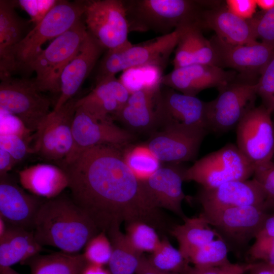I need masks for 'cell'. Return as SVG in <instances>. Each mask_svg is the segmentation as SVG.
<instances>
[{"label": "cell", "instance_id": "1", "mask_svg": "<svg viewBox=\"0 0 274 274\" xmlns=\"http://www.w3.org/2000/svg\"><path fill=\"white\" fill-rule=\"evenodd\" d=\"M120 147L96 146L64 162L72 198L100 231L136 221L164 229L163 215L125 163Z\"/></svg>", "mask_w": 274, "mask_h": 274}, {"label": "cell", "instance_id": "2", "mask_svg": "<svg viewBox=\"0 0 274 274\" xmlns=\"http://www.w3.org/2000/svg\"><path fill=\"white\" fill-rule=\"evenodd\" d=\"M33 232L42 247L51 246L63 252L77 254L100 231L71 197L60 194L44 200L38 212Z\"/></svg>", "mask_w": 274, "mask_h": 274}, {"label": "cell", "instance_id": "3", "mask_svg": "<svg viewBox=\"0 0 274 274\" xmlns=\"http://www.w3.org/2000/svg\"><path fill=\"white\" fill-rule=\"evenodd\" d=\"M85 1H58L42 20L27 32L11 50L7 60L0 64L1 79L15 72L27 71L28 67L42 51V45L55 39L81 20Z\"/></svg>", "mask_w": 274, "mask_h": 274}, {"label": "cell", "instance_id": "4", "mask_svg": "<svg viewBox=\"0 0 274 274\" xmlns=\"http://www.w3.org/2000/svg\"><path fill=\"white\" fill-rule=\"evenodd\" d=\"M130 31L164 35L198 22L202 2L190 0L124 1Z\"/></svg>", "mask_w": 274, "mask_h": 274}, {"label": "cell", "instance_id": "5", "mask_svg": "<svg viewBox=\"0 0 274 274\" xmlns=\"http://www.w3.org/2000/svg\"><path fill=\"white\" fill-rule=\"evenodd\" d=\"M187 26L179 27L147 43L139 45L130 43L122 47L107 50L98 64L96 82L131 68L150 66L162 70L176 48Z\"/></svg>", "mask_w": 274, "mask_h": 274}, {"label": "cell", "instance_id": "6", "mask_svg": "<svg viewBox=\"0 0 274 274\" xmlns=\"http://www.w3.org/2000/svg\"><path fill=\"white\" fill-rule=\"evenodd\" d=\"M256 77L238 74L219 88L217 96L206 102L208 131L223 133L236 127L255 106L257 94Z\"/></svg>", "mask_w": 274, "mask_h": 274}, {"label": "cell", "instance_id": "7", "mask_svg": "<svg viewBox=\"0 0 274 274\" xmlns=\"http://www.w3.org/2000/svg\"><path fill=\"white\" fill-rule=\"evenodd\" d=\"M87 33L84 22L80 20L54 39L31 62L27 72L36 73L33 81L41 92L60 93L61 74L78 52Z\"/></svg>", "mask_w": 274, "mask_h": 274}, {"label": "cell", "instance_id": "8", "mask_svg": "<svg viewBox=\"0 0 274 274\" xmlns=\"http://www.w3.org/2000/svg\"><path fill=\"white\" fill-rule=\"evenodd\" d=\"M254 169L236 145L229 143L186 168L184 180L196 182L202 188L211 189L229 182L249 179Z\"/></svg>", "mask_w": 274, "mask_h": 274}, {"label": "cell", "instance_id": "9", "mask_svg": "<svg viewBox=\"0 0 274 274\" xmlns=\"http://www.w3.org/2000/svg\"><path fill=\"white\" fill-rule=\"evenodd\" d=\"M0 83L1 111L19 119L30 132L35 131L51 112V102L33 79L3 78Z\"/></svg>", "mask_w": 274, "mask_h": 274}, {"label": "cell", "instance_id": "10", "mask_svg": "<svg viewBox=\"0 0 274 274\" xmlns=\"http://www.w3.org/2000/svg\"><path fill=\"white\" fill-rule=\"evenodd\" d=\"M88 32L106 50L131 43L130 28L124 1H85L83 15Z\"/></svg>", "mask_w": 274, "mask_h": 274}, {"label": "cell", "instance_id": "11", "mask_svg": "<svg viewBox=\"0 0 274 274\" xmlns=\"http://www.w3.org/2000/svg\"><path fill=\"white\" fill-rule=\"evenodd\" d=\"M77 100L73 97L47 116L36 131L32 152L51 160H64L70 156L74 146L72 123Z\"/></svg>", "mask_w": 274, "mask_h": 274}, {"label": "cell", "instance_id": "12", "mask_svg": "<svg viewBox=\"0 0 274 274\" xmlns=\"http://www.w3.org/2000/svg\"><path fill=\"white\" fill-rule=\"evenodd\" d=\"M262 105L255 107L236 126V146L254 167L272 160L274 122Z\"/></svg>", "mask_w": 274, "mask_h": 274}, {"label": "cell", "instance_id": "13", "mask_svg": "<svg viewBox=\"0 0 274 274\" xmlns=\"http://www.w3.org/2000/svg\"><path fill=\"white\" fill-rule=\"evenodd\" d=\"M268 215L264 207L255 206L202 211L200 214L221 238L237 247L255 238Z\"/></svg>", "mask_w": 274, "mask_h": 274}, {"label": "cell", "instance_id": "14", "mask_svg": "<svg viewBox=\"0 0 274 274\" xmlns=\"http://www.w3.org/2000/svg\"><path fill=\"white\" fill-rule=\"evenodd\" d=\"M74 146L66 162L81 152L100 145L121 147L132 142L134 135L115 125L111 118L99 119L81 107H77L73 123Z\"/></svg>", "mask_w": 274, "mask_h": 274}, {"label": "cell", "instance_id": "15", "mask_svg": "<svg viewBox=\"0 0 274 274\" xmlns=\"http://www.w3.org/2000/svg\"><path fill=\"white\" fill-rule=\"evenodd\" d=\"M158 124L208 131L206 102L196 96L186 95L172 88L158 92L157 98Z\"/></svg>", "mask_w": 274, "mask_h": 274}, {"label": "cell", "instance_id": "16", "mask_svg": "<svg viewBox=\"0 0 274 274\" xmlns=\"http://www.w3.org/2000/svg\"><path fill=\"white\" fill-rule=\"evenodd\" d=\"M210 41L215 52V66L234 69L242 75L257 78L274 58V49L258 41L233 45L216 35Z\"/></svg>", "mask_w": 274, "mask_h": 274}, {"label": "cell", "instance_id": "17", "mask_svg": "<svg viewBox=\"0 0 274 274\" xmlns=\"http://www.w3.org/2000/svg\"><path fill=\"white\" fill-rule=\"evenodd\" d=\"M207 132L203 129L163 127L147 145L161 162L180 164L196 158Z\"/></svg>", "mask_w": 274, "mask_h": 274}, {"label": "cell", "instance_id": "18", "mask_svg": "<svg viewBox=\"0 0 274 274\" xmlns=\"http://www.w3.org/2000/svg\"><path fill=\"white\" fill-rule=\"evenodd\" d=\"M197 199L202 211L207 212L252 206L265 208L266 196L260 185L253 178L229 182L211 189L201 188Z\"/></svg>", "mask_w": 274, "mask_h": 274}, {"label": "cell", "instance_id": "19", "mask_svg": "<svg viewBox=\"0 0 274 274\" xmlns=\"http://www.w3.org/2000/svg\"><path fill=\"white\" fill-rule=\"evenodd\" d=\"M237 75L236 72L226 71L216 66L193 64L174 68L162 76L160 83L182 93L196 96L207 88L218 89L233 81Z\"/></svg>", "mask_w": 274, "mask_h": 274}, {"label": "cell", "instance_id": "20", "mask_svg": "<svg viewBox=\"0 0 274 274\" xmlns=\"http://www.w3.org/2000/svg\"><path fill=\"white\" fill-rule=\"evenodd\" d=\"M27 193L8 176L0 179V217L9 225L33 231L38 212L44 200Z\"/></svg>", "mask_w": 274, "mask_h": 274}, {"label": "cell", "instance_id": "21", "mask_svg": "<svg viewBox=\"0 0 274 274\" xmlns=\"http://www.w3.org/2000/svg\"><path fill=\"white\" fill-rule=\"evenodd\" d=\"M179 164L161 166L143 183L157 208L170 211L184 220L187 217L182 208V202L186 198L182 187L186 168Z\"/></svg>", "mask_w": 274, "mask_h": 274}, {"label": "cell", "instance_id": "22", "mask_svg": "<svg viewBox=\"0 0 274 274\" xmlns=\"http://www.w3.org/2000/svg\"><path fill=\"white\" fill-rule=\"evenodd\" d=\"M105 50L88 31L80 49L64 68L60 77L59 96L54 108L60 109L75 97Z\"/></svg>", "mask_w": 274, "mask_h": 274}, {"label": "cell", "instance_id": "23", "mask_svg": "<svg viewBox=\"0 0 274 274\" xmlns=\"http://www.w3.org/2000/svg\"><path fill=\"white\" fill-rule=\"evenodd\" d=\"M198 24L213 30L216 36L233 45H248L257 41L249 20L239 18L226 7H216L201 11Z\"/></svg>", "mask_w": 274, "mask_h": 274}, {"label": "cell", "instance_id": "24", "mask_svg": "<svg viewBox=\"0 0 274 274\" xmlns=\"http://www.w3.org/2000/svg\"><path fill=\"white\" fill-rule=\"evenodd\" d=\"M130 95L120 80L110 77L96 82L90 92L78 99L76 106L99 119H109L125 104Z\"/></svg>", "mask_w": 274, "mask_h": 274}, {"label": "cell", "instance_id": "25", "mask_svg": "<svg viewBox=\"0 0 274 274\" xmlns=\"http://www.w3.org/2000/svg\"><path fill=\"white\" fill-rule=\"evenodd\" d=\"M161 85L144 88L130 94L125 104L113 116L135 131H146L158 124L157 98Z\"/></svg>", "mask_w": 274, "mask_h": 274}, {"label": "cell", "instance_id": "26", "mask_svg": "<svg viewBox=\"0 0 274 274\" xmlns=\"http://www.w3.org/2000/svg\"><path fill=\"white\" fill-rule=\"evenodd\" d=\"M19 180L22 187L30 193L49 199L60 195L68 188L65 171L48 164H38L20 170Z\"/></svg>", "mask_w": 274, "mask_h": 274}, {"label": "cell", "instance_id": "27", "mask_svg": "<svg viewBox=\"0 0 274 274\" xmlns=\"http://www.w3.org/2000/svg\"><path fill=\"white\" fill-rule=\"evenodd\" d=\"M42 249L33 231L9 225L6 233L0 238V267L23 264L40 254Z\"/></svg>", "mask_w": 274, "mask_h": 274}, {"label": "cell", "instance_id": "28", "mask_svg": "<svg viewBox=\"0 0 274 274\" xmlns=\"http://www.w3.org/2000/svg\"><path fill=\"white\" fill-rule=\"evenodd\" d=\"M183 221V224L173 227L170 232L178 241L179 249L187 260L195 250L216 237H220L200 215L197 217H187Z\"/></svg>", "mask_w": 274, "mask_h": 274}, {"label": "cell", "instance_id": "29", "mask_svg": "<svg viewBox=\"0 0 274 274\" xmlns=\"http://www.w3.org/2000/svg\"><path fill=\"white\" fill-rule=\"evenodd\" d=\"M87 263L82 254L63 252L40 254L24 262L31 274H81Z\"/></svg>", "mask_w": 274, "mask_h": 274}, {"label": "cell", "instance_id": "30", "mask_svg": "<svg viewBox=\"0 0 274 274\" xmlns=\"http://www.w3.org/2000/svg\"><path fill=\"white\" fill-rule=\"evenodd\" d=\"M112 244V252L108 263L111 274H135L143 254L136 251L120 229L114 224L107 231Z\"/></svg>", "mask_w": 274, "mask_h": 274}, {"label": "cell", "instance_id": "31", "mask_svg": "<svg viewBox=\"0 0 274 274\" xmlns=\"http://www.w3.org/2000/svg\"><path fill=\"white\" fill-rule=\"evenodd\" d=\"M14 1H0V64L25 37L27 22L17 13Z\"/></svg>", "mask_w": 274, "mask_h": 274}, {"label": "cell", "instance_id": "32", "mask_svg": "<svg viewBox=\"0 0 274 274\" xmlns=\"http://www.w3.org/2000/svg\"><path fill=\"white\" fill-rule=\"evenodd\" d=\"M124 161L136 178L145 182L161 166V161L148 145H138L123 152Z\"/></svg>", "mask_w": 274, "mask_h": 274}, {"label": "cell", "instance_id": "33", "mask_svg": "<svg viewBox=\"0 0 274 274\" xmlns=\"http://www.w3.org/2000/svg\"><path fill=\"white\" fill-rule=\"evenodd\" d=\"M147 258L152 266L168 272L186 274L191 267L179 249L173 246L165 236L158 248Z\"/></svg>", "mask_w": 274, "mask_h": 274}, {"label": "cell", "instance_id": "34", "mask_svg": "<svg viewBox=\"0 0 274 274\" xmlns=\"http://www.w3.org/2000/svg\"><path fill=\"white\" fill-rule=\"evenodd\" d=\"M228 252V245L219 237L195 250L187 260L196 268L222 266L230 263Z\"/></svg>", "mask_w": 274, "mask_h": 274}, {"label": "cell", "instance_id": "35", "mask_svg": "<svg viewBox=\"0 0 274 274\" xmlns=\"http://www.w3.org/2000/svg\"><path fill=\"white\" fill-rule=\"evenodd\" d=\"M125 236L132 248L138 253L151 254L159 246L160 239L156 229L143 221H133L126 224Z\"/></svg>", "mask_w": 274, "mask_h": 274}, {"label": "cell", "instance_id": "36", "mask_svg": "<svg viewBox=\"0 0 274 274\" xmlns=\"http://www.w3.org/2000/svg\"><path fill=\"white\" fill-rule=\"evenodd\" d=\"M112 252L110 238L105 231H100L86 244L82 253L87 263L105 266L108 265Z\"/></svg>", "mask_w": 274, "mask_h": 274}, {"label": "cell", "instance_id": "37", "mask_svg": "<svg viewBox=\"0 0 274 274\" xmlns=\"http://www.w3.org/2000/svg\"><path fill=\"white\" fill-rule=\"evenodd\" d=\"M193 56L194 64L215 66V55L210 40L201 33L198 22L189 25L187 29Z\"/></svg>", "mask_w": 274, "mask_h": 274}, {"label": "cell", "instance_id": "38", "mask_svg": "<svg viewBox=\"0 0 274 274\" xmlns=\"http://www.w3.org/2000/svg\"><path fill=\"white\" fill-rule=\"evenodd\" d=\"M249 20L256 39L274 49V8L262 11Z\"/></svg>", "mask_w": 274, "mask_h": 274}, {"label": "cell", "instance_id": "39", "mask_svg": "<svg viewBox=\"0 0 274 274\" xmlns=\"http://www.w3.org/2000/svg\"><path fill=\"white\" fill-rule=\"evenodd\" d=\"M261 186L265 194V208H274V160L261 164L255 167L253 175Z\"/></svg>", "mask_w": 274, "mask_h": 274}, {"label": "cell", "instance_id": "40", "mask_svg": "<svg viewBox=\"0 0 274 274\" xmlns=\"http://www.w3.org/2000/svg\"><path fill=\"white\" fill-rule=\"evenodd\" d=\"M257 94L261 98L262 105L270 113V110L274 101V58L258 79Z\"/></svg>", "mask_w": 274, "mask_h": 274}, {"label": "cell", "instance_id": "41", "mask_svg": "<svg viewBox=\"0 0 274 274\" xmlns=\"http://www.w3.org/2000/svg\"><path fill=\"white\" fill-rule=\"evenodd\" d=\"M248 254L254 261L274 265V237L256 238Z\"/></svg>", "mask_w": 274, "mask_h": 274}, {"label": "cell", "instance_id": "42", "mask_svg": "<svg viewBox=\"0 0 274 274\" xmlns=\"http://www.w3.org/2000/svg\"><path fill=\"white\" fill-rule=\"evenodd\" d=\"M58 1L20 0L14 1L16 6L20 7L30 16V22L35 25L40 23Z\"/></svg>", "mask_w": 274, "mask_h": 274}, {"label": "cell", "instance_id": "43", "mask_svg": "<svg viewBox=\"0 0 274 274\" xmlns=\"http://www.w3.org/2000/svg\"><path fill=\"white\" fill-rule=\"evenodd\" d=\"M0 147L6 150L18 162L30 152L25 139L15 134H1Z\"/></svg>", "mask_w": 274, "mask_h": 274}, {"label": "cell", "instance_id": "44", "mask_svg": "<svg viewBox=\"0 0 274 274\" xmlns=\"http://www.w3.org/2000/svg\"><path fill=\"white\" fill-rule=\"evenodd\" d=\"M253 264L230 262L224 265L204 268L191 266L186 274H245L249 271Z\"/></svg>", "mask_w": 274, "mask_h": 274}, {"label": "cell", "instance_id": "45", "mask_svg": "<svg viewBox=\"0 0 274 274\" xmlns=\"http://www.w3.org/2000/svg\"><path fill=\"white\" fill-rule=\"evenodd\" d=\"M226 4L229 11L247 20L254 17L257 7L256 0H227Z\"/></svg>", "mask_w": 274, "mask_h": 274}, {"label": "cell", "instance_id": "46", "mask_svg": "<svg viewBox=\"0 0 274 274\" xmlns=\"http://www.w3.org/2000/svg\"><path fill=\"white\" fill-rule=\"evenodd\" d=\"M8 117H1V134H15L25 139L31 132L22 122L15 116L7 113Z\"/></svg>", "mask_w": 274, "mask_h": 274}, {"label": "cell", "instance_id": "47", "mask_svg": "<svg viewBox=\"0 0 274 274\" xmlns=\"http://www.w3.org/2000/svg\"><path fill=\"white\" fill-rule=\"evenodd\" d=\"M16 161L6 150L0 147V177H4L7 175Z\"/></svg>", "mask_w": 274, "mask_h": 274}, {"label": "cell", "instance_id": "48", "mask_svg": "<svg viewBox=\"0 0 274 274\" xmlns=\"http://www.w3.org/2000/svg\"><path fill=\"white\" fill-rule=\"evenodd\" d=\"M135 274H179L168 272L159 270L152 266L148 262L147 258L143 255Z\"/></svg>", "mask_w": 274, "mask_h": 274}, {"label": "cell", "instance_id": "49", "mask_svg": "<svg viewBox=\"0 0 274 274\" xmlns=\"http://www.w3.org/2000/svg\"><path fill=\"white\" fill-rule=\"evenodd\" d=\"M260 237H274V214L268 215L255 238Z\"/></svg>", "mask_w": 274, "mask_h": 274}, {"label": "cell", "instance_id": "50", "mask_svg": "<svg viewBox=\"0 0 274 274\" xmlns=\"http://www.w3.org/2000/svg\"><path fill=\"white\" fill-rule=\"evenodd\" d=\"M249 272L250 274H274V265L262 262H254Z\"/></svg>", "mask_w": 274, "mask_h": 274}, {"label": "cell", "instance_id": "51", "mask_svg": "<svg viewBox=\"0 0 274 274\" xmlns=\"http://www.w3.org/2000/svg\"><path fill=\"white\" fill-rule=\"evenodd\" d=\"M81 274H111L109 269L103 266L87 263Z\"/></svg>", "mask_w": 274, "mask_h": 274}, {"label": "cell", "instance_id": "52", "mask_svg": "<svg viewBox=\"0 0 274 274\" xmlns=\"http://www.w3.org/2000/svg\"><path fill=\"white\" fill-rule=\"evenodd\" d=\"M256 4L262 11H266L274 8V0H256Z\"/></svg>", "mask_w": 274, "mask_h": 274}, {"label": "cell", "instance_id": "53", "mask_svg": "<svg viewBox=\"0 0 274 274\" xmlns=\"http://www.w3.org/2000/svg\"><path fill=\"white\" fill-rule=\"evenodd\" d=\"M9 224L1 217H0V238L6 233Z\"/></svg>", "mask_w": 274, "mask_h": 274}, {"label": "cell", "instance_id": "54", "mask_svg": "<svg viewBox=\"0 0 274 274\" xmlns=\"http://www.w3.org/2000/svg\"><path fill=\"white\" fill-rule=\"evenodd\" d=\"M0 274H20L11 267H0Z\"/></svg>", "mask_w": 274, "mask_h": 274}, {"label": "cell", "instance_id": "55", "mask_svg": "<svg viewBox=\"0 0 274 274\" xmlns=\"http://www.w3.org/2000/svg\"><path fill=\"white\" fill-rule=\"evenodd\" d=\"M270 112L271 113V114H272L273 112H274V101H273V104L272 105V106L270 110Z\"/></svg>", "mask_w": 274, "mask_h": 274}, {"label": "cell", "instance_id": "56", "mask_svg": "<svg viewBox=\"0 0 274 274\" xmlns=\"http://www.w3.org/2000/svg\"><path fill=\"white\" fill-rule=\"evenodd\" d=\"M273 122H274V121H273ZM272 160H274V156H273V157Z\"/></svg>", "mask_w": 274, "mask_h": 274}]
</instances>
